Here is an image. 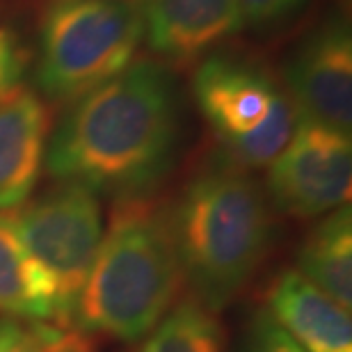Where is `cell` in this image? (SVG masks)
I'll return each instance as SVG.
<instances>
[{
  "mask_svg": "<svg viewBox=\"0 0 352 352\" xmlns=\"http://www.w3.org/2000/svg\"><path fill=\"white\" fill-rule=\"evenodd\" d=\"M350 135L298 119L288 144L270 163L267 195L284 215L320 217L350 201Z\"/></svg>",
  "mask_w": 352,
  "mask_h": 352,
  "instance_id": "obj_6",
  "label": "cell"
},
{
  "mask_svg": "<svg viewBox=\"0 0 352 352\" xmlns=\"http://www.w3.org/2000/svg\"><path fill=\"white\" fill-rule=\"evenodd\" d=\"M179 135L172 76L153 60H133L72 103L48 140L44 167L94 195L142 199L172 170Z\"/></svg>",
  "mask_w": 352,
  "mask_h": 352,
  "instance_id": "obj_1",
  "label": "cell"
},
{
  "mask_svg": "<svg viewBox=\"0 0 352 352\" xmlns=\"http://www.w3.org/2000/svg\"><path fill=\"white\" fill-rule=\"evenodd\" d=\"M295 122H298V117H295L293 105L286 94H281L277 103L272 105L270 115L265 117V122L256 131H252L250 135L238 140L234 146H229V163L243 167V170L270 165L279 156V151L288 144Z\"/></svg>",
  "mask_w": 352,
  "mask_h": 352,
  "instance_id": "obj_15",
  "label": "cell"
},
{
  "mask_svg": "<svg viewBox=\"0 0 352 352\" xmlns=\"http://www.w3.org/2000/svg\"><path fill=\"white\" fill-rule=\"evenodd\" d=\"M192 91L224 151L256 131L284 94L258 62L236 53H208L201 58Z\"/></svg>",
  "mask_w": 352,
  "mask_h": 352,
  "instance_id": "obj_8",
  "label": "cell"
},
{
  "mask_svg": "<svg viewBox=\"0 0 352 352\" xmlns=\"http://www.w3.org/2000/svg\"><path fill=\"white\" fill-rule=\"evenodd\" d=\"M0 316L55 320L51 286L21 243L16 208L0 210Z\"/></svg>",
  "mask_w": 352,
  "mask_h": 352,
  "instance_id": "obj_12",
  "label": "cell"
},
{
  "mask_svg": "<svg viewBox=\"0 0 352 352\" xmlns=\"http://www.w3.org/2000/svg\"><path fill=\"white\" fill-rule=\"evenodd\" d=\"M265 311L307 352H352L350 309H343L298 270L277 274L267 291Z\"/></svg>",
  "mask_w": 352,
  "mask_h": 352,
  "instance_id": "obj_11",
  "label": "cell"
},
{
  "mask_svg": "<svg viewBox=\"0 0 352 352\" xmlns=\"http://www.w3.org/2000/svg\"><path fill=\"white\" fill-rule=\"evenodd\" d=\"M144 41L172 65L197 62L243 30L236 0H138Z\"/></svg>",
  "mask_w": 352,
  "mask_h": 352,
  "instance_id": "obj_9",
  "label": "cell"
},
{
  "mask_svg": "<svg viewBox=\"0 0 352 352\" xmlns=\"http://www.w3.org/2000/svg\"><path fill=\"white\" fill-rule=\"evenodd\" d=\"M300 274L316 288L339 302L352 305V210L346 206L332 210L309 231L298 254Z\"/></svg>",
  "mask_w": 352,
  "mask_h": 352,
  "instance_id": "obj_13",
  "label": "cell"
},
{
  "mask_svg": "<svg viewBox=\"0 0 352 352\" xmlns=\"http://www.w3.org/2000/svg\"><path fill=\"white\" fill-rule=\"evenodd\" d=\"M51 115L44 98L16 89L0 101V210L23 204L46 163Z\"/></svg>",
  "mask_w": 352,
  "mask_h": 352,
  "instance_id": "obj_10",
  "label": "cell"
},
{
  "mask_svg": "<svg viewBox=\"0 0 352 352\" xmlns=\"http://www.w3.org/2000/svg\"><path fill=\"white\" fill-rule=\"evenodd\" d=\"M142 39L133 0H46L37 85L51 101L74 103L131 67Z\"/></svg>",
  "mask_w": 352,
  "mask_h": 352,
  "instance_id": "obj_4",
  "label": "cell"
},
{
  "mask_svg": "<svg viewBox=\"0 0 352 352\" xmlns=\"http://www.w3.org/2000/svg\"><path fill=\"white\" fill-rule=\"evenodd\" d=\"M0 352H94L78 329L39 320L0 318Z\"/></svg>",
  "mask_w": 352,
  "mask_h": 352,
  "instance_id": "obj_16",
  "label": "cell"
},
{
  "mask_svg": "<svg viewBox=\"0 0 352 352\" xmlns=\"http://www.w3.org/2000/svg\"><path fill=\"white\" fill-rule=\"evenodd\" d=\"M243 28L265 30L295 16L311 0H236Z\"/></svg>",
  "mask_w": 352,
  "mask_h": 352,
  "instance_id": "obj_17",
  "label": "cell"
},
{
  "mask_svg": "<svg viewBox=\"0 0 352 352\" xmlns=\"http://www.w3.org/2000/svg\"><path fill=\"white\" fill-rule=\"evenodd\" d=\"M28 53L19 34L7 25H0V101L21 89L25 76Z\"/></svg>",
  "mask_w": 352,
  "mask_h": 352,
  "instance_id": "obj_18",
  "label": "cell"
},
{
  "mask_svg": "<svg viewBox=\"0 0 352 352\" xmlns=\"http://www.w3.org/2000/svg\"><path fill=\"white\" fill-rule=\"evenodd\" d=\"M16 224L25 252L51 286L55 320L67 325L103 241L98 195L78 183H60L16 208Z\"/></svg>",
  "mask_w": 352,
  "mask_h": 352,
  "instance_id": "obj_5",
  "label": "cell"
},
{
  "mask_svg": "<svg viewBox=\"0 0 352 352\" xmlns=\"http://www.w3.org/2000/svg\"><path fill=\"white\" fill-rule=\"evenodd\" d=\"M179 286L165 210L124 199L103 234L72 320L82 334L140 341L172 309Z\"/></svg>",
  "mask_w": 352,
  "mask_h": 352,
  "instance_id": "obj_3",
  "label": "cell"
},
{
  "mask_svg": "<svg viewBox=\"0 0 352 352\" xmlns=\"http://www.w3.org/2000/svg\"><path fill=\"white\" fill-rule=\"evenodd\" d=\"M288 101L295 117L350 135L352 32L341 12L325 16L286 65Z\"/></svg>",
  "mask_w": 352,
  "mask_h": 352,
  "instance_id": "obj_7",
  "label": "cell"
},
{
  "mask_svg": "<svg viewBox=\"0 0 352 352\" xmlns=\"http://www.w3.org/2000/svg\"><path fill=\"white\" fill-rule=\"evenodd\" d=\"M133 352H224V339L213 311L195 300H183L172 305Z\"/></svg>",
  "mask_w": 352,
  "mask_h": 352,
  "instance_id": "obj_14",
  "label": "cell"
},
{
  "mask_svg": "<svg viewBox=\"0 0 352 352\" xmlns=\"http://www.w3.org/2000/svg\"><path fill=\"white\" fill-rule=\"evenodd\" d=\"M248 352H307L272 318L267 311H258L250 325V350Z\"/></svg>",
  "mask_w": 352,
  "mask_h": 352,
  "instance_id": "obj_19",
  "label": "cell"
},
{
  "mask_svg": "<svg viewBox=\"0 0 352 352\" xmlns=\"http://www.w3.org/2000/svg\"><path fill=\"white\" fill-rule=\"evenodd\" d=\"M165 215L181 279L213 314L245 291L270 252L265 192L229 160L197 174Z\"/></svg>",
  "mask_w": 352,
  "mask_h": 352,
  "instance_id": "obj_2",
  "label": "cell"
}]
</instances>
